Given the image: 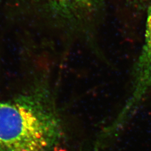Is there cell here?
<instances>
[{
    "instance_id": "obj_2",
    "label": "cell",
    "mask_w": 151,
    "mask_h": 151,
    "mask_svg": "<svg viewBox=\"0 0 151 151\" xmlns=\"http://www.w3.org/2000/svg\"><path fill=\"white\" fill-rule=\"evenodd\" d=\"M101 0H5L9 22L67 41L93 43L102 12Z\"/></svg>"
},
{
    "instance_id": "obj_1",
    "label": "cell",
    "mask_w": 151,
    "mask_h": 151,
    "mask_svg": "<svg viewBox=\"0 0 151 151\" xmlns=\"http://www.w3.org/2000/svg\"><path fill=\"white\" fill-rule=\"evenodd\" d=\"M63 127L51 88L34 83L0 102V151H52Z\"/></svg>"
},
{
    "instance_id": "obj_3",
    "label": "cell",
    "mask_w": 151,
    "mask_h": 151,
    "mask_svg": "<svg viewBox=\"0 0 151 151\" xmlns=\"http://www.w3.org/2000/svg\"><path fill=\"white\" fill-rule=\"evenodd\" d=\"M151 95V4L147 10L145 40L132 73V86L124 109L135 112L141 104Z\"/></svg>"
},
{
    "instance_id": "obj_4",
    "label": "cell",
    "mask_w": 151,
    "mask_h": 151,
    "mask_svg": "<svg viewBox=\"0 0 151 151\" xmlns=\"http://www.w3.org/2000/svg\"><path fill=\"white\" fill-rule=\"evenodd\" d=\"M127 2L131 3V4H138V3H141L146 1V0H123Z\"/></svg>"
}]
</instances>
